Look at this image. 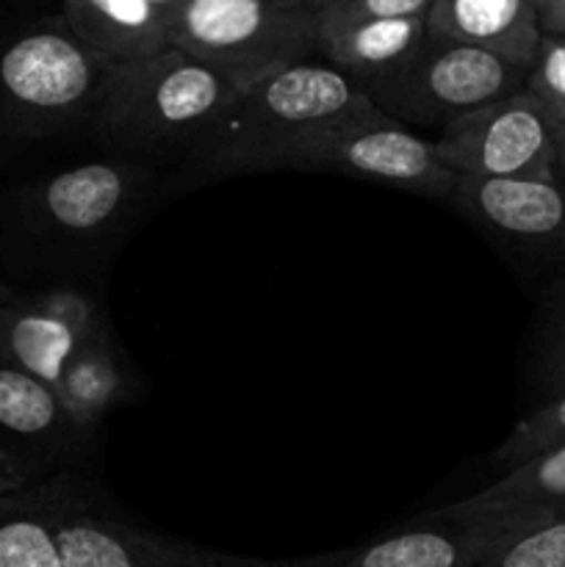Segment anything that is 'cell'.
<instances>
[{
	"mask_svg": "<svg viewBox=\"0 0 565 567\" xmlns=\"http://www.w3.org/2000/svg\"><path fill=\"white\" fill-rule=\"evenodd\" d=\"M238 89L177 48L111 64L89 133L114 155L186 161Z\"/></svg>",
	"mask_w": 565,
	"mask_h": 567,
	"instance_id": "1",
	"label": "cell"
},
{
	"mask_svg": "<svg viewBox=\"0 0 565 567\" xmlns=\"http://www.w3.org/2000/svg\"><path fill=\"white\" fill-rule=\"evenodd\" d=\"M366 105L371 100L341 70L325 59L302 61L238 92L181 169L188 181L277 172L299 136Z\"/></svg>",
	"mask_w": 565,
	"mask_h": 567,
	"instance_id": "2",
	"label": "cell"
},
{
	"mask_svg": "<svg viewBox=\"0 0 565 567\" xmlns=\"http://www.w3.org/2000/svg\"><path fill=\"white\" fill-rule=\"evenodd\" d=\"M59 543L64 567H302L305 559H260L194 546L144 526L103 485L75 471L28 485Z\"/></svg>",
	"mask_w": 565,
	"mask_h": 567,
	"instance_id": "3",
	"label": "cell"
},
{
	"mask_svg": "<svg viewBox=\"0 0 565 567\" xmlns=\"http://www.w3.org/2000/svg\"><path fill=\"white\" fill-rule=\"evenodd\" d=\"M172 48L210 66L233 89L321 59L316 0H188L172 25Z\"/></svg>",
	"mask_w": 565,
	"mask_h": 567,
	"instance_id": "4",
	"label": "cell"
},
{
	"mask_svg": "<svg viewBox=\"0 0 565 567\" xmlns=\"http://www.w3.org/2000/svg\"><path fill=\"white\" fill-rule=\"evenodd\" d=\"M109 72L61 17L17 28L0 42V120L39 138L89 131Z\"/></svg>",
	"mask_w": 565,
	"mask_h": 567,
	"instance_id": "5",
	"label": "cell"
},
{
	"mask_svg": "<svg viewBox=\"0 0 565 567\" xmlns=\"http://www.w3.org/2000/svg\"><path fill=\"white\" fill-rule=\"evenodd\" d=\"M325 172L386 183L432 199H452L458 175L441 164L435 142L382 114L374 103L299 136L277 172Z\"/></svg>",
	"mask_w": 565,
	"mask_h": 567,
	"instance_id": "6",
	"label": "cell"
},
{
	"mask_svg": "<svg viewBox=\"0 0 565 567\" xmlns=\"http://www.w3.org/2000/svg\"><path fill=\"white\" fill-rule=\"evenodd\" d=\"M435 150L458 177H565V127L526 89L449 122L438 133Z\"/></svg>",
	"mask_w": 565,
	"mask_h": 567,
	"instance_id": "7",
	"label": "cell"
},
{
	"mask_svg": "<svg viewBox=\"0 0 565 567\" xmlns=\"http://www.w3.org/2000/svg\"><path fill=\"white\" fill-rule=\"evenodd\" d=\"M526 75L496 53L427 37L424 48L397 75L371 89L369 100L402 125L443 131L458 116L521 92Z\"/></svg>",
	"mask_w": 565,
	"mask_h": 567,
	"instance_id": "8",
	"label": "cell"
},
{
	"mask_svg": "<svg viewBox=\"0 0 565 567\" xmlns=\"http://www.w3.org/2000/svg\"><path fill=\"white\" fill-rule=\"evenodd\" d=\"M543 520L548 518L469 496L363 546L305 557L302 567H476L510 537Z\"/></svg>",
	"mask_w": 565,
	"mask_h": 567,
	"instance_id": "9",
	"label": "cell"
},
{
	"mask_svg": "<svg viewBox=\"0 0 565 567\" xmlns=\"http://www.w3.org/2000/svg\"><path fill=\"white\" fill-rule=\"evenodd\" d=\"M150 177V164L125 155L64 166L33 186L31 219L55 238L94 241L131 216Z\"/></svg>",
	"mask_w": 565,
	"mask_h": 567,
	"instance_id": "10",
	"label": "cell"
},
{
	"mask_svg": "<svg viewBox=\"0 0 565 567\" xmlns=\"http://www.w3.org/2000/svg\"><path fill=\"white\" fill-rule=\"evenodd\" d=\"M452 203L504 247L565 264V177L487 181L458 177Z\"/></svg>",
	"mask_w": 565,
	"mask_h": 567,
	"instance_id": "11",
	"label": "cell"
},
{
	"mask_svg": "<svg viewBox=\"0 0 565 567\" xmlns=\"http://www.w3.org/2000/svg\"><path fill=\"white\" fill-rule=\"evenodd\" d=\"M89 432L66 413L53 388L0 360V452L28 485L70 471L61 460L78 452Z\"/></svg>",
	"mask_w": 565,
	"mask_h": 567,
	"instance_id": "12",
	"label": "cell"
},
{
	"mask_svg": "<svg viewBox=\"0 0 565 567\" xmlns=\"http://www.w3.org/2000/svg\"><path fill=\"white\" fill-rule=\"evenodd\" d=\"M427 31L471 44L530 72L541 50V17L526 0H432Z\"/></svg>",
	"mask_w": 565,
	"mask_h": 567,
	"instance_id": "13",
	"label": "cell"
},
{
	"mask_svg": "<svg viewBox=\"0 0 565 567\" xmlns=\"http://www.w3.org/2000/svg\"><path fill=\"white\" fill-rule=\"evenodd\" d=\"M61 20L109 64H127L172 48L175 25L153 0H61Z\"/></svg>",
	"mask_w": 565,
	"mask_h": 567,
	"instance_id": "14",
	"label": "cell"
},
{
	"mask_svg": "<svg viewBox=\"0 0 565 567\" xmlns=\"http://www.w3.org/2000/svg\"><path fill=\"white\" fill-rule=\"evenodd\" d=\"M427 37V17L349 22L321 31V59L369 97L371 89L397 75L424 48Z\"/></svg>",
	"mask_w": 565,
	"mask_h": 567,
	"instance_id": "15",
	"label": "cell"
},
{
	"mask_svg": "<svg viewBox=\"0 0 565 567\" xmlns=\"http://www.w3.org/2000/svg\"><path fill=\"white\" fill-rule=\"evenodd\" d=\"M78 341L61 321L44 313L33 293L0 286V360L55 388Z\"/></svg>",
	"mask_w": 565,
	"mask_h": 567,
	"instance_id": "16",
	"label": "cell"
},
{
	"mask_svg": "<svg viewBox=\"0 0 565 567\" xmlns=\"http://www.w3.org/2000/svg\"><path fill=\"white\" fill-rule=\"evenodd\" d=\"M53 391L66 413L89 430L127 402L131 374L111 330L75 349Z\"/></svg>",
	"mask_w": 565,
	"mask_h": 567,
	"instance_id": "17",
	"label": "cell"
},
{
	"mask_svg": "<svg viewBox=\"0 0 565 567\" xmlns=\"http://www.w3.org/2000/svg\"><path fill=\"white\" fill-rule=\"evenodd\" d=\"M476 502L496 504L504 509L554 518L565 513V443L557 449L537 454L515 468L504 471V476L493 485L474 493Z\"/></svg>",
	"mask_w": 565,
	"mask_h": 567,
	"instance_id": "18",
	"label": "cell"
},
{
	"mask_svg": "<svg viewBox=\"0 0 565 567\" xmlns=\"http://www.w3.org/2000/svg\"><path fill=\"white\" fill-rule=\"evenodd\" d=\"M0 567H64L59 543L28 487L0 493Z\"/></svg>",
	"mask_w": 565,
	"mask_h": 567,
	"instance_id": "19",
	"label": "cell"
},
{
	"mask_svg": "<svg viewBox=\"0 0 565 567\" xmlns=\"http://www.w3.org/2000/svg\"><path fill=\"white\" fill-rule=\"evenodd\" d=\"M565 443V391L546 399L537 410L513 426L507 437L493 452V465L510 471L537 454L557 449Z\"/></svg>",
	"mask_w": 565,
	"mask_h": 567,
	"instance_id": "20",
	"label": "cell"
},
{
	"mask_svg": "<svg viewBox=\"0 0 565 567\" xmlns=\"http://www.w3.org/2000/svg\"><path fill=\"white\" fill-rule=\"evenodd\" d=\"M476 567H565V513L510 537Z\"/></svg>",
	"mask_w": 565,
	"mask_h": 567,
	"instance_id": "21",
	"label": "cell"
},
{
	"mask_svg": "<svg viewBox=\"0 0 565 567\" xmlns=\"http://www.w3.org/2000/svg\"><path fill=\"white\" fill-rule=\"evenodd\" d=\"M31 293L44 313L53 316L55 321H61V324L75 336L78 347L86 341H94V338L111 330L109 319H105L97 299H94L92 293L81 291V288L55 286V288H44V291H31Z\"/></svg>",
	"mask_w": 565,
	"mask_h": 567,
	"instance_id": "22",
	"label": "cell"
},
{
	"mask_svg": "<svg viewBox=\"0 0 565 567\" xmlns=\"http://www.w3.org/2000/svg\"><path fill=\"white\" fill-rule=\"evenodd\" d=\"M526 92L535 94L565 127V37L543 33L541 50L526 75Z\"/></svg>",
	"mask_w": 565,
	"mask_h": 567,
	"instance_id": "23",
	"label": "cell"
},
{
	"mask_svg": "<svg viewBox=\"0 0 565 567\" xmlns=\"http://www.w3.org/2000/svg\"><path fill=\"white\" fill-rule=\"evenodd\" d=\"M321 31L363 20H397V17H427L432 0H316Z\"/></svg>",
	"mask_w": 565,
	"mask_h": 567,
	"instance_id": "24",
	"label": "cell"
},
{
	"mask_svg": "<svg viewBox=\"0 0 565 567\" xmlns=\"http://www.w3.org/2000/svg\"><path fill=\"white\" fill-rule=\"evenodd\" d=\"M537 377H541V388L546 399L565 391V293L552 305V313H548L546 330H543L541 341V365H537ZM546 399H543V402H546Z\"/></svg>",
	"mask_w": 565,
	"mask_h": 567,
	"instance_id": "25",
	"label": "cell"
},
{
	"mask_svg": "<svg viewBox=\"0 0 565 567\" xmlns=\"http://www.w3.org/2000/svg\"><path fill=\"white\" fill-rule=\"evenodd\" d=\"M541 28L552 37H565V0H546L541 9Z\"/></svg>",
	"mask_w": 565,
	"mask_h": 567,
	"instance_id": "26",
	"label": "cell"
},
{
	"mask_svg": "<svg viewBox=\"0 0 565 567\" xmlns=\"http://www.w3.org/2000/svg\"><path fill=\"white\" fill-rule=\"evenodd\" d=\"M22 487H28L25 474H22V471L17 468L3 452H0V493H14V491H22Z\"/></svg>",
	"mask_w": 565,
	"mask_h": 567,
	"instance_id": "27",
	"label": "cell"
},
{
	"mask_svg": "<svg viewBox=\"0 0 565 567\" xmlns=\"http://www.w3.org/2000/svg\"><path fill=\"white\" fill-rule=\"evenodd\" d=\"M153 3L158 6L161 11H166V14H170L172 20H175V17H177V11H181L183 6L188 3V0H153Z\"/></svg>",
	"mask_w": 565,
	"mask_h": 567,
	"instance_id": "28",
	"label": "cell"
},
{
	"mask_svg": "<svg viewBox=\"0 0 565 567\" xmlns=\"http://www.w3.org/2000/svg\"><path fill=\"white\" fill-rule=\"evenodd\" d=\"M526 3H530L532 9L537 11V17H541V9H543V6H546V0H526Z\"/></svg>",
	"mask_w": 565,
	"mask_h": 567,
	"instance_id": "29",
	"label": "cell"
}]
</instances>
